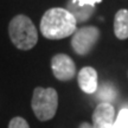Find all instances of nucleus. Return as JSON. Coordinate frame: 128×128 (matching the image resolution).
<instances>
[{"label":"nucleus","instance_id":"1","mask_svg":"<svg viewBox=\"0 0 128 128\" xmlns=\"http://www.w3.org/2000/svg\"><path fill=\"white\" fill-rule=\"evenodd\" d=\"M77 23L66 8H50L43 14L40 32L48 39H62L74 34Z\"/></svg>","mask_w":128,"mask_h":128},{"label":"nucleus","instance_id":"2","mask_svg":"<svg viewBox=\"0 0 128 128\" xmlns=\"http://www.w3.org/2000/svg\"><path fill=\"white\" fill-rule=\"evenodd\" d=\"M11 42L19 50H30L38 42V32L32 20L24 14L16 16L8 25Z\"/></svg>","mask_w":128,"mask_h":128},{"label":"nucleus","instance_id":"8","mask_svg":"<svg viewBox=\"0 0 128 128\" xmlns=\"http://www.w3.org/2000/svg\"><path fill=\"white\" fill-rule=\"evenodd\" d=\"M66 10L70 13L72 14V17L75 18L76 23H84L88 19L94 14L95 7L86 5V6H80V5L72 2L71 0L66 4Z\"/></svg>","mask_w":128,"mask_h":128},{"label":"nucleus","instance_id":"13","mask_svg":"<svg viewBox=\"0 0 128 128\" xmlns=\"http://www.w3.org/2000/svg\"><path fill=\"white\" fill-rule=\"evenodd\" d=\"M71 1L75 2V4L80 5V6H86V5H89V6L95 7V5L98 4V2H101L102 0H71Z\"/></svg>","mask_w":128,"mask_h":128},{"label":"nucleus","instance_id":"11","mask_svg":"<svg viewBox=\"0 0 128 128\" xmlns=\"http://www.w3.org/2000/svg\"><path fill=\"white\" fill-rule=\"evenodd\" d=\"M112 128H128V109L124 108L119 112L118 118H115V121Z\"/></svg>","mask_w":128,"mask_h":128},{"label":"nucleus","instance_id":"14","mask_svg":"<svg viewBox=\"0 0 128 128\" xmlns=\"http://www.w3.org/2000/svg\"><path fill=\"white\" fill-rule=\"evenodd\" d=\"M80 128H94V126L90 124H88V122H83V124H81Z\"/></svg>","mask_w":128,"mask_h":128},{"label":"nucleus","instance_id":"7","mask_svg":"<svg viewBox=\"0 0 128 128\" xmlns=\"http://www.w3.org/2000/svg\"><path fill=\"white\" fill-rule=\"evenodd\" d=\"M77 82L80 88L87 94H94L97 90V71L92 66H84L77 75Z\"/></svg>","mask_w":128,"mask_h":128},{"label":"nucleus","instance_id":"5","mask_svg":"<svg viewBox=\"0 0 128 128\" xmlns=\"http://www.w3.org/2000/svg\"><path fill=\"white\" fill-rule=\"evenodd\" d=\"M51 69L57 80L60 81H70L76 75V65L68 55L58 54L51 60Z\"/></svg>","mask_w":128,"mask_h":128},{"label":"nucleus","instance_id":"10","mask_svg":"<svg viewBox=\"0 0 128 128\" xmlns=\"http://www.w3.org/2000/svg\"><path fill=\"white\" fill-rule=\"evenodd\" d=\"M96 95H97V98L101 101V102H106V103H110L116 98V95L118 92L115 90V88L112 86V84H102L100 88L97 87V90H96Z\"/></svg>","mask_w":128,"mask_h":128},{"label":"nucleus","instance_id":"9","mask_svg":"<svg viewBox=\"0 0 128 128\" xmlns=\"http://www.w3.org/2000/svg\"><path fill=\"white\" fill-rule=\"evenodd\" d=\"M114 33L119 39L128 38V11L120 10L114 18Z\"/></svg>","mask_w":128,"mask_h":128},{"label":"nucleus","instance_id":"12","mask_svg":"<svg viewBox=\"0 0 128 128\" xmlns=\"http://www.w3.org/2000/svg\"><path fill=\"white\" fill-rule=\"evenodd\" d=\"M8 128H30L28 121L24 119V118H20V116H16L10 121L8 124Z\"/></svg>","mask_w":128,"mask_h":128},{"label":"nucleus","instance_id":"4","mask_svg":"<svg viewBox=\"0 0 128 128\" xmlns=\"http://www.w3.org/2000/svg\"><path fill=\"white\" fill-rule=\"evenodd\" d=\"M100 38V30L96 26H84L77 28L71 38V46L80 56L88 55Z\"/></svg>","mask_w":128,"mask_h":128},{"label":"nucleus","instance_id":"6","mask_svg":"<svg viewBox=\"0 0 128 128\" xmlns=\"http://www.w3.org/2000/svg\"><path fill=\"white\" fill-rule=\"evenodd\" d=\"M115 121V109L112 103L100 102L92 113L94 128H112Z\"/></svg>","mask_w":128,"mask_h":128},{"label":"nucleus","instance_id":"3","mask_svg":"<svg viewBox=\"0 0 128 128\" xmlns=\"http://www.w3.org/2000/svg\"><path fill=\"white\" fill-rule=\"evenodd\" d=\"M32 110L39 121H49L58 108V94L54 88L37 87L31 100Z\"/></svg>","mask_w":128,"mask_h":128}]
</instances>
